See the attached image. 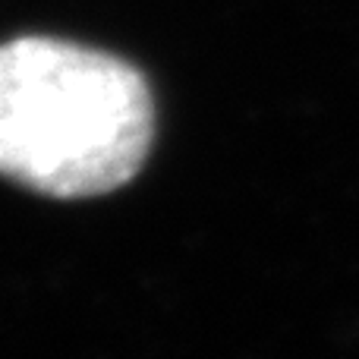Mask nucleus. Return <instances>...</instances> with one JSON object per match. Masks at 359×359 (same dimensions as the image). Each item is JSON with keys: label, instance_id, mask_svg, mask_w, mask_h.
Listing matches in <instances>:
<instances>
[{"label": "nucleus", "instance_id": "obj_1", "mask_svg": "<svg viewBox=\"0 0 359 359\" xmlns=\"http://www.w3.org/2000/svg\"><path fill=\"white\" fill-rule=\"evenodd\" d=\"M155 133L145 79L57 38L0 44V174L44 196H101L142 168Z\"/></svg>", "mask_w": 359, "mask_h": 359}]
</instances>
